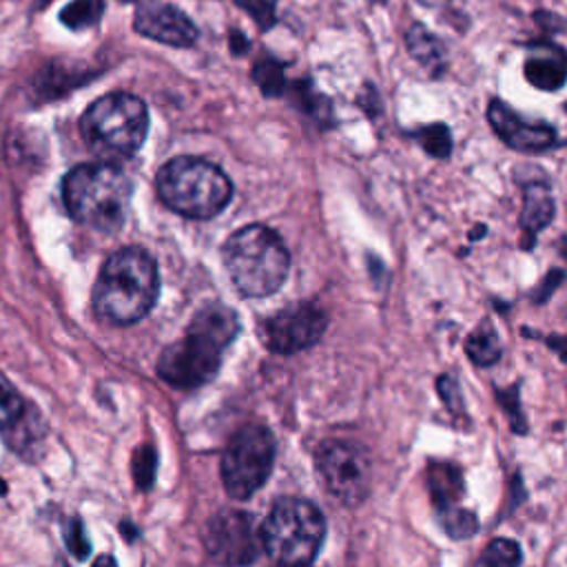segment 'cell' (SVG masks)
Returning a JSON list of instances; mask_svg holds the SVG:
<instances>
[{
    "mask_svg": "<svg viewBox=\"0 0 567 567\" xmlns=\"http://www.w3.org/2000/svg\"><path fill=\"white\" fill-rule=\"evenodd\" d=\"M520 547L509 538H494L478 556L474 567H518L520 565Z\"/></svg>",
    "mask_w": 567,
    "mask_h": 567,
    "instance_id": "obj_20",
    "label": "cell"
},
{
    "mask_svg": "<svg viewBox=\"0 0 567 567\" xmlns=\"http://www.w3.org/2000/svg\"><path fill=\"white\" fill-rule=\"evenodd\" d=\"M523 73L532 86L540 91H556L567 80V64L556 55H532L525 62Z\"/></svg>",
    "mask_w": 567,
    "mask_h": 567,
    "instance_id": "obj_17",
    "label": "cell"
},
{
    "mask_svg": "<svg viewBox=\"0 0 567 567\" xmlns=\"http://www.w3.org/2000/svg\"><path fill=\"white\" fill-rule=\"evenodd\" d=\"M465 352L476 365H492L501 359V339L489 321H483L465 341Z\"/></svg>",
    "mask_w": 567,
    "mask_h": 567,
    "instance_id": "obj_18",
    "label": "cell"
},
{
    "mask_svg": "<svg viewBox=\"0 0 567 567\" xmlns=\"http://www.w3.org/2000/svg\"><path fill=\"white\" fill-rule=\"evenodd\" d=\"M133 27L144 38L171 47H190L197 40V27L177 7L164 2H144L135 11Z\"/></svg>",
    "mask_w": 567,
    "mask_h": 567,
    "instance_id": "obj_12",
    "label": "cell"
},
{
    "mask_svg": "<svg viewBox=\"0 0 567 567\" xmlns=\"http://www.w3.org/2000/svg\"><path fill=\"white\" fill-rule=\"evenodd\" d=\"M237 332L239 319L233 308L224 303L204 306L190 319L186 334L162 352L157 374L184 390L204 385L217 374L221 354Z\"/></svg>",
    "mask_w": 567,
    "mask_h": 567,
    "instance_id": "obj_1",
    "label": "cell"
},
{
    "mask_svg": "<svg viewBox=\"0 0 567 567\" xmlns=\"http://www.w3.org/2000/svg\"><path fill=\"white\" fill-rule=\"evenodd\" d=\"M80 131L95 155L124 159L146 140L148 109L131 93H109L86 109Z\"/></svg>",
    "mask_w": 567,
    "mask_h": 567,
    "instance_id": "obj_7",
    "label": "cell"
},
{
    "mask_svg": "<svg viewBox=\"0 0 567 567\" xmlns=\"http://www.w3.org/2000/svg\"><path fill=\"white\" fill-rule=\"evenodd\" d=\"M549 343H551V348L558 350L560 357L567 361V341H565V339H549Z\"/></svg>",
    "mask_w": 567,
    "mask_h": 567,
    "instance_id": "obj_32",
    "label": "cell"
},
{
    "mask_svg": "<svg viewBox=\"0 0 567 567\" xmlns=\"http://www.w3.org/2000/svg\"><path fill=\"white\" fill-rule=\"evenodd\" d=\"M252 80L261 89L264 95H281L286 89V75L284 66L277 60H259L252 66Z\"/></svg>",
    "mask_w": 567,
    "mask_h": 567,
    "instance_id": "obj_24",
    "label": "cell"
},
{
    "mask_svg": "<svg viewBox=\"0 0 567 567\" xmlns=\"http://www.w3.org/2000/svg\"><path fill=\"white\" fill-rule=\"evenodd\" d=\"M560 279H563V272H560V270H551V272L547 275V279H545V286H543V297H540V299H547V295L551 292V286L560 284Z\"/></svg>",
    "mask_w": 567,
    "mask_h": 567,
    "instance_id": "obj_31",
    "label": "cell"
},
{
    "mask_svg": "<svg viewBox=\"0 0 567 567\" xmlns=\"http://www.w3.org/2000/svg\"><path fill=\"white\" fill-rule=\"evenodd\" d=\"M131 195L128 175L113 162L80 164L62 179V199L71 217L100 233L122 228Z\"/></svg>",
    "mask_w": 567,
    "mask_h": 567,
    "instance_id": "obj_3",
    "label": "cell"
},
{
    "mask_svg": "<svg viewBox=\"0 0 567 567\" xmlns=\"http://www.w3.org/2000/svg\"><path fill=\"white\" fill-rule=\"evenodd\" d=\"M155 465H157V458H155V452L151 447H144V450L137 452V456H135V481H137L140 489H146L153 483Z\"/></svg>",
    "mask_w": 567,
    "mask_h": 567,
    "instance_id": "obj_26",
    "label": "cell"
},
{
    "mask_svg": "<svg viewBox=\"0 0 567 567\" xmlns=\"http://www.w3.org/2000/svg\"><path fill=\"white\" fill-rule=\"evenodd\" d=\"M436 388H439V394L443 396L445 405H447L452 412H461V410H463V396H461V390H458L456 379L443 374V377L439 379Z\"/></svg>",
    "mask_w": 567,
    "mask_h": 567,
    "instance_id": "obj_29",
    "label": "cell"
},
{
    "mask_svg": "<svg viewBox=\"0 0 567 567\" xmlns=\"http://www.w3.org/2000/svg\"><path fill=\"white\" fill-rule=\"evenodd\" d=\"M24 419V401L0 372V427L13 430Z\"/></svg>",
    "mask_w": 567,
    "mask_h": 567,
    "instance_id": "obj_21",
    "label": "cell"
},
{
    "mask_svg": "<svg viewBox=\"0 0 567 567\" xmlns=\"http://www.w3.org/2000/svg\"><path fill=\"white\" fill-rule=\"evenodd\" d=\"M326 534L323 514L306 498L275 501L259 527L261 549L279 567H306L317 556Z\"/></svg>",
    "mask_w": 567,
    "mask_h": 567,
    "instance_id": "obj_6",
    "label": "cell"
},
{
    "mask_svg": "<svg viewBox=\"0 0 567 567\" xmlns=\"http://www.w3.org/2000/svg\"><path fill=\"white\" fill-rule=\"evenodd\" d=\"M239 9H244L259 29H270L275 24L277 0H235Z\"/></svg>",
    "mask_w": 567,
    "mask_h": 567,
    "instance_id": "obj_25",
    "label": "cell"
},
{
    "mask_svg": "<svg viewBox=\"0 0 567 567\" xmlns=\"http://www.w3.org/2000/svg\"><path fill=\"white\" fill-rule=\"evenodd\" d=\"M275 463V441L268 427L246 425L226 445L221 454V481L226 492L244 501L252 496L270 476Z\"/></svg>",
    "mask_w": 567,
    "mask_h": 567,
    "instance_id": "obj_8",
    "label": "cell"
},
{
    "mask_svg": "<svg viewBox=\"0 0 567 567\" xmlns=\"http://www.w3.org/2000/svg\"><path fill=\"white\" fill-rule=\"evenodd\" d=\"M230 49L235 55H241L248 49V40L244 38V33H239V31L230 33Z\"/></svg>",
    "mask_w": 567,
    "mask_h": 567,
    "instance_id": "obj_30",
    "label": "cell"
},
{
    "mask_svg": "<svg viewBox=\"0 0 567 567\" xmlns=\"http://www.w3.org/2000/svg\"><path fill=\"white\" fill-rule=\"evenodd\" d=\"M159 199L190 219H208L226 208L233 184L226 173L199 157H173L157 171Z\"/></svg>",
    "mask_w": 567,
    "mask_h": 567,
    "instance_id": "obj_5",
    "label": "cell"
},
{
    "mask_svg": "<svg viewBox=\"0 0 567 567\" xmlns=\"http://www.w3.org/2000/svg\"><path fill=\"white\" fill-rule=\"evenodd\" d=\"M104 11V0H73L60 13L62 22L71 29H86L100 20Z\"/></svg>",
    "mask_w": 567,
    "mask_h": 567,
    "instance_id": "obj_22",
    "label": "cell"
},
{
    "mask_svg": "<svg viewBox=\"0 0 567 567\" xmlns=\"http://www.w3.org/2000/svg\"><path fill=\"white\" fill-rule=\"evenodd\" d=\"M230 281L244 297H268L288 277L290 257L281 237L261 224L235 230L221 250Z\"/></svg>",
    "mask_w": 567,
    "mask_h": 567,
    "instance_id": "obj_4",
    "label": "cell"
},
{
    "mask_svg": "<svg viewBox=\"0 0 567 567\" xmlns=\"http://www.w3.org/2000/svg\"><path fill=\"white\" fill-rule=\"evenodd\" d=\"M66 545L78 556V560H84L89 549H91L89 540H86V534H84V529H82L78 518L69 520V525H66Z\"/></svg>",
    "mask_w": 567,
    "mask_h": 567,
    "instance_id": "obj_28",
    "label": "cell"
},
{
    "mask_svg": "<svg viewBox=\"0 0 567 567\" xmlns=\"http://www.w3.org/2000/svg\"><path fill=\"white\" fill-rule=\"evenodd\" d=\"M159 290L157 266L140 246H126L106 257L100 268L93 306L111 323H133L155 303Z\"/></svg>",
    "mask_w": 567,
    "mask_h": 567,
    "instance_id": "obj_2",
    "label": "cell"
},
{
    "mask_svg": "<svg viewBox=\"0 0 567 567\" xmlns=\"http://www.w3.org/2000/svg\"><path fill=\"white\" fill-rule=\"evenodd\" d=\"M206 551L226 567L250 565L261 551L259 529L248 512L219 509L204 525Z\"/></svg>",
    "mask_w": 567,
    "mask_h": 567,
    "instance_id": "obj_10",
    "label": "cell"
},
{
    "mask_svg": "<svg viewBox=\"0 0 567 567\" xmlns=\"http://www.w3.org/2000/svg\"><path fill=\"white\" fill-rule=\"evenodd\" d=\"M554 217V199L545 184L529 182L523 186V210H520V228L525 233L523 246L529 248L534 237L551 221Z\"/></svg>",
    "mask_w": 567,
    "mask_h": 567,
    "instance_id": "obj_14",
    "label": "cell"
},
{
    "mask_svg": "<svg viewBox=\"0 0 567 567\" xmlns=\"http://www.w3.org/2000/svg\"><path fill=\"white\" fill-rule=\"evenodd\" d=\"M427 487L436 507L456 505L463 496V474L452 463H432L427 467Z\"/></svg>",
    "mask_w": 567,
    "mask_h": 567,
    "instance_id": "obj_16",
    "label": "cell"
},
{
    "mask_svg": "<svg viewBox=\"0 0 567 567\" xmlns=\"http://www.w3.org/2000/svg\"><path fill=\"white\" fill-rule=\"evenodd\" d=\"M421 4H425V7H439V4H443V2H447V0H419Z\"/></svg>",
    "mask_w": 567,
    "mask_h": 567,
    "instance_id": "obj_34",
    "label": "cell"
},
{
    "mask_svg": "<svg viewBox=\"0 0 567 567\" xmlns=\"http://www.w3.org/2000/svg\"><path fill=\"white\" fill-rule=\"evenodd\" d=\"M498 399H501V405L507 410V414L512 419V427L516 432H525L527 425H525L523 412L518 408V385H512L507 390H498Z\"/></svg>",
    "mask_w": 567,
    "mask_h": 567,
    "instance_id": "obj_27",
    "label": "cell"
},
{
    "mask_svg": "<svg viewBox=\"0 0 567 567\" xmlns=\"http://www.w3.org/2000/svg\"><path fill=\"white\" fill-rule=\"evenodd\" d=\"M326 312L315 303L301 301L266 319L264 341L270 350L279 354H290L317 343L326 332Z\"/></svg>",
    "mask_w": 567,
    "mask_h": 567,
    "instance_id": "obj_11",
    "label": "cell"
},
{
    "mask_svg": "<svg viewBox=\"0 0 567 567\" xmlns=\"http://www.w3.org/2000/svg\"><path fill=\"white\" fill-rule=\"evenodd\" d=\"M93 567H117V565H115L113 556H100V558L93 563Z\"/></svg>",
    "mask_w": 567,
    "mask_h": 567,
    "instance_id": "obj_33",
    "label": "cell"
},
{
    "mask_svg": "<svg viewBox=\"0 0 567 567\" xmlns=\"http://www.w3.org/2000/svg\"><path fill=\"white\" fill-rule=\"evenodd\" d=\"M306 567H308V565H306Z\"/></svg>",
    "mask_w": 567,
    "mask_h": 567,
    "instance_id": "obj_35",
    "label": "cell"
},
{
    "mask_svg": "<svg viewBox=\"0 0 567 567\" xmlns=\"http://www.w3.org/2000/svg\"><path fill=\"white\" fill-rule=\"evenodd\" d=\"M439 523H441L443 532L454 540L470 538L478 532V518L474 516V512L463 509L458 505L439 507Z\"/></svg>",
    "mask_w": 567,
    "mask_h": 567,
    "instance_id": "obj_19",
    "label": "cell"
},
{
    "mask_svg": "<svg viewBox=\"0 0 567 567\" xmlns=\"http://www.w3.org/2000/svg\"><path fill=\"white\" fill-rule=\"evenodd\" d=\"M416 137H419V144L423 146V151L427 155L439 157V159L450 157V153H452V133L445 124H441V122L427 124V126L416 131Z\"/></svg>",
    "mask_w": 567,
    "mask_h": 567,
    "instance_id": "obj_23",
    "label": "cell"
},
{
    "mask_svg": "<svg viewBox=\"0 0 567 567\" xmlns=\"http://www.w3.org/2000/svg\"><path fill=\"white\" fill-rule=\"evenodd\" d=\"M487 120L494 133L512 148L536 153L549 148L556 142V131L547 124H529L520 120L505 102L492 100L487 106Z\"/></svg>",
    "mask_w": 567,
    "mask_h": 567,
    "instance_id": "obj_13",
    "label": "cell"
},
{
    "mask_svg": "<svg viewBox=\"0 0 567 567\" xmlns=\"http://www.w3.org/2000/svg\"><path fill=\"white\" fill-rule=\"evenodd\" d=\"M405 47H408L410 55L423 69H427L432 75H439L445 69V64H447L445 44L427 27H423L419 22H414L405 31Z\"/></svg>",
    "mask_w": 567,
    "mask_h": 567,
    "instance_id": "obj_15",
    "label": "cell"
},
{
    "mask_svg": "<svg viewBox=\"0 0 567 567\" xmlns=\"http://www.w3.org/2000/svg\"><path fill=\"white\" fill-rule=\"evenodd\" d=\"M323 489L341 505H357L370 489V461L361 445L352 441H326L315 456Z\"/></svg>",
    "mask_w": 567,
    "mask_h": 567,
    "instance_id": "obj_9",
    "label": "cell"
}]
</instances>
